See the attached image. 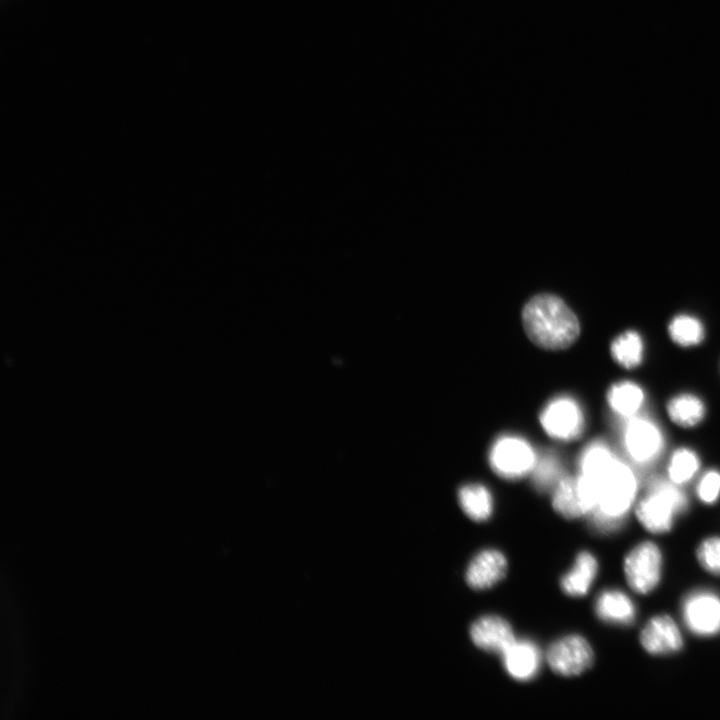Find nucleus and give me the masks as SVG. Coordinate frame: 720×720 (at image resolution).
Returning <instances> with one entry per match:
<instances>
[{"label": "nucleus", "mask_w": 720, "mask_h": 720, "mask_svg": "<svg viewBox=\"0 0 720 720\" xmlns=\"http://www.w3.org/2000/svg\"><path fill=\"white\" fill-rule=\"evenodd\" d=\"M522 319L529 338L545 349L566 348L580 332L573 311L563 300L551 294H540L530 299L523 309Z\"/></svg>", "instance_id": "1"}, {"label": "nucleus", "mask_w": 720, "mask_h": 720, "mask_svg": "<svg viewBox=\"0 0 720 720\" xmlns=\"http://www.w3.org/2000/svg\"><path fill=\"white\" fill-rule=\"evenodd\" d=\"M686 508V496L676 484L670 480H654L639 501L636 515L646 530L662 534L671 530L675 517Z\"/></svg>", "instance_id": "2"}, {"label": "nucleus", "mask_w": 720, "mask_h": 720, "mask_svg": "<svg viewBox=\"0 0 720 720\" xmlns=\"http://www.w3.org/2000/svg\"><path fill=\"white\" fill-rule=\"evenodd\" d=\"M662 572V554L650 541L636 545L626 556L624 573L628 585L640 594H648L659 584Z\"/></svg>", "instance_id": "3"}, {"label": "nucleus", "mask_w": 720, "mask_h": 720, "mask_svg": "<svg viewBox=\"0 0 720 720\" xmlns=\"http://www.w3.org/2000/svg\"><path fill=\"white\" fill-rule=\"evenodd\" d=\"M623 443L632 461L638 464H648L661 454L664 437L654 421L636 415L629 418L624 427Z\"/></svg>", "instance_id": "4"}, {"label": "nucleus", "mask_w": 720, "mask_h": 720, "mask_svg": "<svg viewBox=\"0 0 720 720\" xmlns=\"http://www.w3.org/2000/svg\"><path fill=\"white\" fill-rule=\"evenodd\" d=\"M682 615L692 633L713 636L720 632V596L712 591H695L684 600Z\"/></svg>", "instance_id": "5"}, {"label": "nucleus", "mask_w": 720, "mask_h": 720, "mask_svg": "<svg viewBox=\"0 0 720 720\" xmlns=\"http://www.w3.org/2000/svg\"><path fill=\"white\" fill-rule=\"evenodd\" d=\"M546 660L555 673L576 676L592 665L593 651L583 637L570 635L554 642L548 648Z\"/></svg>", "instance_id": "6"}, {"label": "nucleus", "mask_w": 720, "mask_h": 720, "mask_svg": "<svg viewBox=\"0 0 720 720\" xmlns=\"http://www.w3.org/2000/svg\"><path fill=\"white\" fill-rule=\"evenodd\" d=\"M533 450L527 442L516 437L499 439L490 452V463L502 477L514 479L523 476L535 465Z\"/></svg>", "instance_id": "7"}, {"label": "nucleus", "mask_w": 720, "mask_h": 720, "mask_svg": "<svg viewBox=\"0 0 720 720\" xmlns=\"http://www.w3.org/2000/svg\"><path fill=\"white\" fill-rule=\"evenodd\" d=\"M541 423L550 436L570 440L582 432L584 418L574 400L558 398L546 406L541 415Z\"/></svg>", "instance_id": "8"}, {"label": "nucleus", "mask_w": 720, "mask_h": 720, "mask_svg": "<svg viewBox=\"0 0 720 720\" xmlns=\"http://www.w3.org/2000/svg\"><path fill=\"white\" fill-rule=\"evenodd\" d=\"M640 642L652 655H666L683 647V638L675 621L667 616L653 617L642 629Z\"/></svg>", "instance_id": "9"}, {"label": "nucleus", "mask_w": 720, "mask_h": 720, "mask_svg": "<svg viewBox=\"0 0 720 720\" xmlns=\"http://www.w3.org/2000/svg\"><path fill=\"white\" fill-rule=\"evenodd\" d=\"M472 641L479 648L503 655L516 641L508 622L498 616H485L471 627Z\"/></svg>", "instance_id": "10"}, {"label": "nucleus", "mask_w": 720, "mask_h": 720, "mask_svg": "<svg viewBox=\"0 0 720 720\" xmlns=\"http://www.w3.org/2000/svg\"><path fill=\"white\" fill-rule=\"evenodd\" d=\"M507 570V561L497 550H484L468 566L466 581L476 590H484L498 583Z\"/></svg>", "instance_id": "11"}, {"label": "nucleus", "mask_w": 720, "mask_h": 720, "mask_svg": "<svg viewBox=\"0 0 720 720\" xmlns=\"http://www.w3.org/2000/svg\"><path fill=\"white\" fill-rule=\"evenodd\" d=\"M508 674L519 681L533 679L541 665V654L530 641H515L502 655Z\"/></svg>", "instance_id": "12"}, {"label": "nucleus", "mask_w": 720, "mask_h": 720, "mask_svg": "<svg viewBox=\"0 0 720 720\" xmlns=\"http://www.w3.org/2000/svg\"><path fill=\"white\" fill-rule=\"evenodd\" d=\"M597 616L610 624L630 625L636 618L633 601L624 592L616 589L603 591L596 600Z\"/></svg>", "instance_id": "13"}, {"label": "nucleus", "mask_w": 720, "mask_h": 720, "mask_svg": "<svg viewBox=\"0 0 720 720\" xmlns=\"http://www.w3.org/2000/svg\"><path fill=\"white\" fill-rule=\"evenodd\" d=\"M598 572L596 558L589 552H581L570 572L561 579L562 590L570 596L580 597L588 593Z\"/></svg>", "instance_id": "14"}, {"label": "nucleus", "mask_w": 720, "mask_h": 720, "mask_svg": "<svg viewBox=\"0 0 720 720\" xmlns=\"http://www.w3.org/2000/svg\"><path fill=\"white\" fill-rule=\"evenodd\" d=\"M552 504L554 509L568 519L588 513L580 489L578 477H563L554 488Z\"/></svg>", "instance_id": "15"}, {"label": "nucleus", "mask_w": 720, "mask_h": 720, "mask_svg": "<svg viewBox=\"0 0 720 720\" xmlns=\"http://www.w3.org/2000/svg\"><path fill=\"white\" fill-rule=\"evenodd\" d=\"M607 398L616 414L629 419L638 415L645 401V393L638 384L621 381L611 386Z\"/></svg>", "instance_id": "16"}, {"label": "nucleus", "mask_w": 720, "mask_h": 720, "mask_svg": "<svg viewBox=\"0 0 720 720\" xmlns=\"http://www.w3.org/2000/svg\"><path fill=\"white\" fill-rule=\"evenodd\" d=\"M703 401L694 394L682 393L670 399L667 412L670 419L682 427H693L701 423L705 416Z\"/></svg>", "instance_id": "17"}, {"label": "nucleus", "mask_w": 720, "mask_h": 720, "mask_svg": "<svg viewBox=\"0 0 720 720\" xmlns=\"http://www.w3.org/2000/svg\"><path fill=\"white\" fill-rule=\"evenodd\" d=\"M614 360L624 368H635L643 360L644 343L639 333L628 330L617 336L611 344Z\"/></svg>", "instance_id": "18"}, {"label": "nucleus", "mask_w": 720, "mask_h": 720, "mask_svg": "<svg viewBox=\"0 0 720 720\" xmlns=\"http://www.w3.org/2000/svg\"><path fill=\"white\" fill-rule=\"evenodd\" d=\"M459 503L463 511L475 521L487 520L492 513V498L489 491L482 485L470 484L463 486L458 493Z\"/></svg>", "instance_id": "19"}, {"label": "nucleus", "mask_w": 720, "mask_h": 720, "mask_svg": "<svg viewBox=\"0 0 720 720\" xmlns=\"http://www.w3.org/2000/svg\"><path fill=\"white\" fill-rule=\"evenodd\" d=\"M672 341L683 347L700 344L704 339V326L694 316L681 314L675 316L668 326Z\"/></svg>", "instance_id": "20"}, {"label": "nucleus", "mask_w": 720, "mask_h": 720, "mask_svg": "<svg viewBox=\"0 0 720 720\" xmlns=\"http://www.w3.org/2000/svg\"><path fill=\"white\" fill-rule=\"evenodd\" d=\"M700 466L697 454L688 448L677 449L668 464L669 480L676 485L690 481Z\"/></svg>", "instance_id": "21"}, {"label": "nucleus", "mask_w": 720, "mask_h": 720, "mask_svg": "<svg viewBox=\"0 0 720 720\" xmlns=\"http://www.w3.org/2000/svg\"><path fill=\"white\" fill-rule=\"evenodd\" d=\"M534 467L533 480L536 488L542 491L554 490L563 478L561 477L560 464L552 456L542 457L538 462H535Z\"/></svg>", "instance_id": "22"}, {"label": "nucleus", "mask_w": 720, "mask_h": 720, "mask_svg": "<svg viewBox=\"0 0 720 720\" xmlns=\"http://www.w3.org/2000/svg\"><path fill=\"white\" fill-rule=\"evenodd\" d=\"M697 558L706 571L720 576V537L705 539L697 549Z\"/></svg>", "instance_id": "23"}, {"label": "nucleus", "mask_w": 720, "mask_h": 720, "mask_svg": "<svg viewBox=\"0 0 720 720\" xmlns=\"http://www.w3.org/2000/svg\"><path fill=\"white\" fill-rule=\"evenodd\" d=\"M696 493L703 503H715L720 496V472L717 470L707 471L700 478Z\"/></svg>", "instance_id": "24"}]
</instances>
